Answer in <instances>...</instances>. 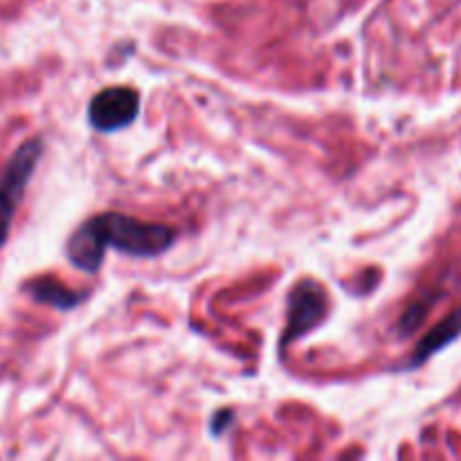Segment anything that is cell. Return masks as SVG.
<instances>
[{"label": "cell", "mask_w": 461, "mask_h": 461, "mask_svg": "<svg viewBox=\"0 0 461 461\" xmlns=\"http://www.w3.org/2000/svg\"><path fill=\"white\" fill-rule=\"evenodd\" d=\"M25 291L30 293L36 302H41V304H48L59 311L75 309V306H79L86 297L84 293L72 291V288L57 282V279H34V282L27 284Z\"/></svg>", "instance_id": "8992f818"}, {"label": "cell", "mask_w": 461, "mask_h": 461, "mask_svg": "<svg viewBox=\"0 0 461 461\" xmlns=\"http://www.w3.org/2000/svg\"><path fill=\"white\" fill-rule=\"evenodd\" d=\"M329 311L327 291L313 279L297 284L288 295V324L284 329L282 347H288L297 338H304L324 320Z\"/></svg>", "instance_id": "3957f363"}, {"label": "cell", "mask_w": 461, "mask_h": 461, "mask_svg": "<svg viewBox=\"0 0 461 461\" xmlns=\"http://www.w3.org/2000/svg\"><path fill=\"white\" fill-rule=\"evenodd\" d=\"M41 156H43V142L39 138L27 140L14 151L0 176V248L7 241L14 214L25 196V187L34 176Z\"/></svg>", "instance_id": "7a4b0ae2"}, {"label": "cell", "mask_w": 461, "mask_h": 461, "mask_svg": "<svg viewBox=\"0 0 461 461\" xmlns=\"http://www.w3.org/2000/svg\"><path fill=\"white\" fill-rule=\"evenodd\" d=\"M174 241L176 230L169 225L147 223L133 216L106 212L79 225V230L68 239L66 255L75 268L97 273L108 248H115L129 257L151 259L169 250Z\"/></svg>", "instance_id": "6da1fadb"}, {"label": "cell", "mask_w": 461, "mask_h": 461, "mask_svg": "<svg viewBox=\"0 0 461 461\" xmlns=\"http://www.w3.org/2000/svg\"><path fill=\"white\" fill-rule=\"evenodd\" d=\"M423 315H426V306L414 304L412 309H410L408 313L403 315V320H401V331H403V333H412L414 329H417L419 324H421Z\"/></svg>", "instance_id": "52a82bcc"}, {"label": "cell", "mask_w": 461, "mask_h": 461, "mask_svg": "<svg viewBox=\"0 0 461 461\" xmlns=\"http://www.w3.org/2000/svg\"><path fill=\"white\" fill-rule=\"evenodd\" d=\"M228 421H232V412H230V410H223V412L216 414L214 421H212V426H214V435H221V432L228 428Z\"/></svg>", "instance_id": "ba28073f"}, {"label": "cell", "mask_w": 461, "mask_h": 461, "mask_svg": "<svg viewBox=\"0 0 461 461\" xmlns=\"http://www.w3.org/2000/svg\"><path fill=\"white\" fill-rule=\"evenodd\" d=\"M140 113V97L133 88L113 86L104 88L93 97L88 106L90 124L104 133L122 131L135 122Z\"/></svg>", "instance_id": "277c9868"}, {"label": "cell", "mask_w": 461, "mask_h": 461, "mask_svg": "<svg viewBox=\"0 0 461 461\" xmlns=\"http://www.w3.org/2000/svg\"><path fill=\"white\" fill-rule=\"evenodd\" d=\"M459 333H461V309L455 311V313H450L444 322L437 324V327L432 329L421 342H419V347L414 349L412 360H410V367H419V365L426 363L430 356H435L437 351L444 349L446 345L457 340Z\"/></svg>", "instance_id": "5b68a950"}]
</instances>
